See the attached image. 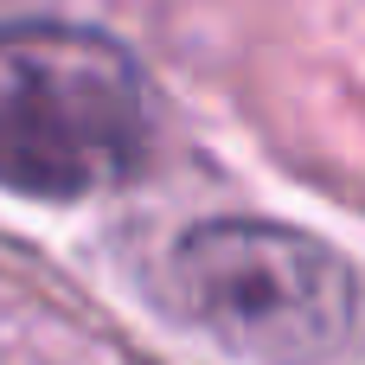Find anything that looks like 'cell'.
<instances>
[{
	"instance_id": "cell-1",
	"label": "cell",
	"mask_w": 365,
	"mask_h": 365,
	"mask_svg": "<svg viewBox=\"0 0 365 365\" xmlns=\"http://www.w3.org/2000/svg\"><path fill=\"white\" fill-rule=\"evenodd\" d=\"M141 64L96 26H0V186L19 199H90L148 154Z\"/></svg>"
},
{
	"instance_id": "cell-2",
	"label": "cell",
	"mask_w": 365,
	"mask_h": 365,
	"mask_svg": "<svg viewBox=\"0 0 365 365\" xmlns=\"http://www.w3.org/2000/svg\"><path fill=\"white\" fill-rule=\"evenodd\" d=\"M167 302L250 365H321L353 334L359 289L340 250L269 218H212L167 257Z\"/></svg>"
}]
</instances>
